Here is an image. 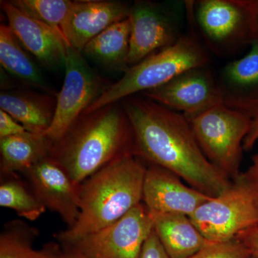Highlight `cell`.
<instances>
[{
    "instance_id": "obj_29",
    "label": "cell",
    "mask_w": 258,
    "mask_h": 258,
    "mask_svg": "<svg viewBox=\"0 0 258 258\" xmlns=\"http://www.w3.org/2000/svg\"><path fill=\"white\" fill-rule=\"evenodd\" d=\"M240 177L250 187L258 201V154L252 157L250 166L245 172L241 173Z\"/></svg>"
},
{
    "instance_id": "obj_3",
    "label": "cell",
    "mask_w": 258,
    "mask_h": 258,
    "mask_svg": "<svg viewBox=\"0 0 258 258\" xmlns=\"http://www.w3.org/2000/svg\"><path fill=\"white\" fill-rule=\"evenodd\" d=\"M147 167L134 154L122 156L79 185L80 215L55 235L64 247L118 221L142 203Z\"/></svg>"
},
{
    "instance_id": "obj_23",
    "label": "cell",
    "mask_w": 258,
    "mask_h": 258,
    "mask_svg": "<svg viewBox=\"0 0 258 258\" xmlns=\"http://www.w3.org/2000/svg\"><path fill=\"white\" fill-rule=\"evenodd\" d=\"M17 176L2 177L0 206L14 210L19 217L25 220L35 221L45 213L47 208L31 188Z\"/></svg>"
},
{
    "instance_id": "obj_12",
    "label": "cell",
    "mask_w": 258,
    "mask_h": 258,
    "mask_svg": "<svg viewBox=\"0 0 258 258\" xmlns=\"http://www.w3.org/2000/svg\"><path fill=\"white\" fill-rule=\"evenodd\" d=\"M29 186L45 208L55 212L72 227L80 215L79 186L50 157H47L24 173Z\"/></svg>"
},
{
    "instance_id": "obj_5",
    "label": "cell",
    "mask_w": 258,
    "mask_h": 258,
    "mask_svg": "<svg viewBox=\"0 0 258 258\" xmlns=\"http://www.w3.org/2000/svg\"><path fill=\"white\" fill-rule=\"evenodd\" d=\"M185 118L207 159L231 181L238 179L244 139L252 118L224 104Z\"/></svg>"
},
{
    "instance_id": "obj_15",
    "label": "cell",
    "mask_w": 258,
    "mask_h": 258,
    "mask_svg": "<svg viewBox=\"0 0 258 258\" xmlns=\"http://www.w3.org/2000/svg\"><path fill=\"white\" fill-rule=\"evenodd\" d=\"M131 7L118 1H76L62 28L70 46L82 53L86 45L103 30L128 18Z\"/></svg>"
},
{
    "instance_id": "obj_32",
    "label": "cell",
    "mask_w": 258,
    "mask_h": 258,
    "mask_svg": "<svg viewBox=\"0 0 258 258\" xmlns=\"http://www.w3.org/2000/svg\"><path fill=\"white\" fill-rule=\"evenodd\" d=\"M254 18H255L256 30H257V38L258 40V0H253Z\"/></svg>"
},
{
    "instance_id": "obj_24",
    "label": "cell",
    "mask_w": 258,
    "mask_h": 258,
    "mask_svg": "<svg viewBox=\"0 0 258 258\" xmlns=\"http://www.w3.org/2000/svg\"><path fill=\"white\" fill-rule=\"evenodd\" d=\"M10 2L62 35V28L74 5V2L69 0H14Z\"/></svg>"
},
{
    "instance_id": "obj_33",
    "label": "cell",
    "mask_w": 258,
    "mask_h": 258,
    "mask_svg": "<svg viewBox=\"0 0 258 258\" xmlns=\"http://www.w3.org/2000/svg\"><path fill=\"white\" fill-rule=\"evenodd\" d=\"M248 258H254V257H252V256H249V257Z\"/></svg>"
},
{
    "instance_id": "obj_30",
    "label": "cell",
    "mask_w": 258,
    "mask_h": 258,
    "mask_svg": "<svg viewBox=\"0 0 258 258\" xmlns=\"http://www.w3.org/2000/svg\"><path fill=\"white\" fill-rule=\"evenodd\" d=\"M258 140V115L251 120L249 130L243 142L244 150L249 151L253 148Z\"/></svg>"
},
{
    "instance_id": "obj_7",
    "label": "cell",
    "mask_w": 258,
    "mask_h": 258,
    "mask_svg": "<svg viewBox=\"0 0 258 258\" xmlns=\"http://www.w3.org/2000/svg\"><path fill=\"white\" fill-rule=\"evenodd\" d=\"M64 67L63 85L56 95L55 115L45 134L52 142L62 138L110 86L88 66L82 53L70 45Z\"/></svg>"
},
{
    "instance_id": "obj_26",
    "label": "cell",
    "mask_w": 258,
    "mask_h": 258,
    "mask_svg": "<svg viewBox=\"0 0 258 258\" xmlns=\"http://www.w3.org/2000/svg\"><path fill=\"white\" fill-rule=\"evenodd\" d=\"M252 257L258 258V222L240 232L235 237Z\"/></svg>"
},
{
    "instance_id": "obj_9",
    "label": "cell",
    "mask_w": 258,
    "mask_h": 258,
    "mask_svg": "<svg viewBox=\"0 0 258 258\" xmlns=\"http://www.w3.org/2000/svg\"><path fill=\"white\" fill-rule=\"evenodd\" d=\"M152 231V217L142 203L118 221L67 247L89 258H139Z\"/></svg>"
},
{
    "instance_id": "obj_31",
    "label": "cell",
    "mask_w": 258,
    "mask_h": 258,
    "mask_svg": "<svg viewBox=\"0 0 258 258\" xmlns=\"http://www.w3.org/2000/svg\"><path fill=\"white\" fill-rule=\"evenodd\" d=\"M62 258H89L74 247H64Z\"/></svg>"
},
{
    "instance_id": "obj_1",
    "label": "cell",
    "mask_w": 258,
    "mask_h": 258,
    "mask_svg": "<svg viewBox=\"0 0 258 258\" xmlns=\"http://www.w3.org/2000/svg\"><path fill=\"white\" fill-rule=\"evenodd\" d=\"M134 137V154L174 173L189 186L216 198L232 184L207 159L184 115L149 98L121 102Z\"/></svg>"
},
{
    "instance_id": "obj_8",
    "label": "cell",
    "mask_w": 258,
    "mask_h": 258,
    "mask_svg": "<svg viewBox=\"0 0 258 258\" xmlns=\"http://www.w3.org/2000/svg\"><path fill=\"white\" fill-rule=\"evenodd\" d=\"M204 36L216 49L232 50L257 38L253 0L194 2Z\"/></svg>"
},
{
    "instance_id": "obj_22",
    "label": "cell",
    "mask_w": 258,
    "mask_h": 258,
    "mask_svg": "<svg viewBox=\"0 0 258 258\" xmlns=\"http://www.w3.org/2000/svg\"><path fill=\"white\" fill-rule=\"evenodd\" d=\"M37 234L36 229L20 220L8 222L0 235V258H62V251L56 244L35 249Z\"/></svg>"
},
{
    "instance_id": "obj_16",
    "label": "cell",
    "mask_w": 258,
    "mask_h": 258,
    "mask_svg": "<svg viewBox=\"0 0 258 258\" xmlns=\"http://www.w3.org/2000/svg\"><path fill=\"white\" fill-rule=\"evenodd\" d=\"M250 46L245 55L224 68L218 83L223 104L252 118L258 115V40Z\"/></svg>"
},
{
    "instance_id": "obj_17",
    "label": "cell",
    "mask_w": 258,
    "mask_h": 258,
    "mask_svg": "<svg viewBox=\"0 0 258 258\" xmlns=\"http://www.w3.org/2000/svg\"><path fill=\"white\" fill-rule=\"evenodd\" d=\"M56 98L50 94L25 90L2 91L0 108L9 113L27 132L45 135L53 120Z\"/></svg>"
},
{
    "instance_id": "obj_2",
    "label": "cell",
    "mask_w": 258,
    "mask_h": 258,
    "mask_svg": "<svg viewBox=\"0 0 258 258\" xmlns=\"http://www.w3.org/2000/svg\"><path fill=\"white\" fill-rule=\"evenodd\" d=\"M134 154L132 126L121 104L83 114L53 142L50 157L76 186L122 156Z\"/></svg>"
},
{
    "instance_id": "obj_21",
    "label": "cell",
    "mask_w": 258,
    "mask_h": 258,
    "mask_svg": "<svg viewBox=\"0 0 258 258\" xmlns=\"http://www.w3.org/2000/svg\"><path fill=\"white\" fill-rule=\"evenodd\" d=\"M21 42L9 25L0 26V62L10 74L32 87L40 88L54 96L40 69L22 47Z\"/></svg>"
},
{
    "instance_id": "obj_18",
    "label": "cell",
    "mask_w": 258,
    "mask_h": 258,
    "mask_svg": "<svg viewBox=\"0 0 258 258\" xmlns=\"http://www.w3.org/2000/svg\"><path fill=\"white\" fill-rule=\"evenodd\" d=\"M151 217L153 230L171 258H189L209 242L186 215L154 214Z\"/></svg>"
},
{
    "instance_id": "obj_28",
    "label": "cell",
    "mask_w": 258,
    "mask_h": 258,
    "mask_svg": "<svg viewBox=\"0 0 258 258\" xmlns=\"http://www.w3.org/2000/svg\"><path fill=\"white\" fill-rule=\"evenodd\" d=\"M27 132L23 125L13 118L9 113L0 110V139L7 138L12 136Z\"/></svg>"
},
{
    "instance_id": "obj_10",
    "label": "cell",
    "mask_w": 258,
    "mask_h": 258,
    "mask_svg": "<svg viewBox=\"0 0 258 258\" xmlns=\"http://www.w3.org/2000/svg\"><path fill=\"white\" fill-rule=\"evenodd\" d=\"M161 106L193 116L223 104L218 81L207 68H197L179 75L160 87L144 93Z\"/></svg>"
},
{
    "instance_id": "obj_6",
    "label": "cell",
    "mask_w": 258,
    "mask_h": 258,
    "mask_svg": "<svg viewBox=\"0 0 258 258\" xmlns=\"http://www.w3.org/2000/svg\"><path fill=\"white\" fill-rule=\"evenodd\" d=\"M189 218L209 242H227L258 222V201L239 176L225 192L205 202Z\"/></svg>"
},
{
    "instance_id": "obj_13",
    "label": "cell",
    "mask_w": 258,
    "mask_h": 258,
    "mask_svg": "<svg viewBox=\"0 0 258 258\" xmlns=\"http://www.w3.org/2000/svg\"><path fill=\"white\" fill-rule=\"evenodd\" d=\"M186 186L174 173L151 164L144 176L142 203L151 215L181 214L189 217L211 199Z\"/></svg>"
},
{
    "instance_id": "obj_19",
    "label": "cell",
    "mask_w": 258,
    "mask_h": 258,
    "mask_svg": "<svg viewBox=\"0 0 258 258\" xmlns=\"http://www.w3.org/2000/svg\"><path fill=\"white\" fill-rule=\"evenodd\" d=\"M53 142L46 135L25 132L0 139L2 177L24 174L42 159L50 157Z\"/></svg>"
},
{
    "instance_id": "obj_25",
    "label": "cell",
    "mask_w": 258,
    "mask_h": 258,
    "mask_svg": "<svg viewBox=\"0 0 258 258\" xmlns=\"http://www.w3.org/2000/svg\"><path fill=\"white\" fill-rule=\"evenodd\" d=\"M249 256L247 249L235 239L223 242H208L189 258H248Z\"/></svg>"
},
{
    "instance_id": "obj_11",
    "label": "cell",
    "mask_w": 258,
    "mask_h": 258,
    "mask_svg": "<svg viewBox=\"0 0 258 258\" xmlns=\"http://www.w3.org/2000/svg\"><path fill=\"white\" fill-rule=\"evenodd\" d=\"M128 19L131 36L128 68L154 52L171 46L179 39L174 20L159 4L137 2L131 7Z\"/></svg>"
},
{
    "instance_id": "obj_27",
    "label": "cell",
    "mask_w": 258,
    "mask_h": 258,
    "mask_svg": "<svg viewBox=\"0 0 258 258\" xmlns=\"http://www.w3.org/2000/svg\"><path fill=\"white\" fill-rule=\"evenodd\" d=\"M139 258H171L163 247L154 230L146 240Z\"/></svg>"
},
{
    "instance_id": "obj_20",
    "label": "cell",
    "mask_w": 258,
    "mask_h": 258,
    "mask_svg": "<svg viewBox=\"0 0 258 258\" xmlns=\"http://www.w3.org/2000/svg\"><path fill=\"white\" fill-rule=\"evenodd\" d=\"M131 24L126 18L103 30L85 47L82 53L111 69L127 66L130 49Z\"/></svg>"
},
{
    "instance_id": "obj_14",
    "label": "cell",
    "mask_w": 258,
    "mask_h": 258,
    "mask_svg": "<svg viewBox=\"0 0 258 258\" xmlns=\"http://www.w3.org/2000/svg\"><path fill=\"white\" fill-rule=\"evenodd\" d=\"M8 25L23 46L47 68L64 66L69 44L63 35L20 10L10 1H2Z\"/></svg>"
},
{
    "instance_id": "obj_4",
    "label": "cell",
    "mask_w": 258,
    "mask_h": 258,
    "mask_svg": "<svg viewBox=\"0 0 258 258\" xmlns=\"http://www.w3.org/2000/svg\"><path fill=\"white\" fill-rule=\"evenodd\" d=\"M209 62L208 52L195 37H180L171 46L154 52L139 63L127 68L123 77L110 85L83 114L118 103L136 93L160 87L179 75L189 70L205 67Z\"/></svg>"
}]
</instances>
